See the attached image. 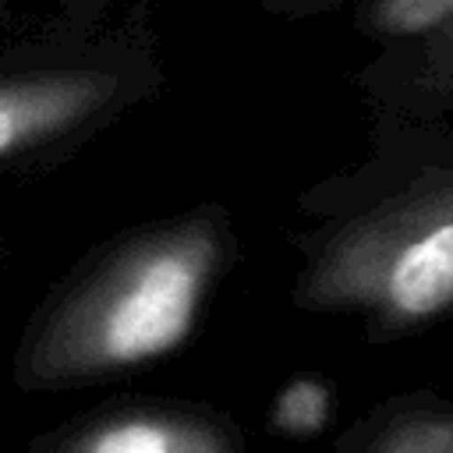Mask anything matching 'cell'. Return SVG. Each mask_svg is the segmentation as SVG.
Masks as SVG:
<instances>
[{
	"label": "cell",
	"instance_id": "obj_7",
	"mask_svg": "<svg viewBox=\"0 0 453 453\" xmlns=\"http://www.w3.org/2000/svg\"><path fill=\"white\" fill-rule=\"evenodd\" d=\"M375 25L386 35H432L453 28V0H379Z\"/></svg>",
	"mask_w": 453,
	"mask_h": 453
},
{
	"label": "cell",
	"instance_id": "obj_2",
	"mask_svg": "<svg viewBox=\"0 0 453 453\" xmlns=\"http://www.w3.org/2000/svg\"><path fill=\"white\" fill-rule=\"evenodd\" d=\"M297 251L304 311L354 319L375 340L453 319V163L333 205Z\"/></svg>",
	"mask_w": 453,
	"mask_h": 453
},
{
	"label": "cell",
	"instance_id": "obj_8",
	"mask_svg": "<svg viewBox=\"0 0 453 453\" xmlns=\"http://www.w3.org/2000/svg\"><path fill=\"white\" fill-rule=\"evenodd\" d=\"M0 262H4V241H0Z\"/></svg>",
	"mask_w": 453,
	"mask_h": 453
},
{
	"label": "cell",
	"instance_id": "obj_5",
	"mask_svg": "<svg viewBox=\"0 0 453 453\" xmlns=\"http://www.w3.org/2000/svg\"><path fill=\"white\" fill-rule=\"evenodd\" d=\"M340 453H453V396L403 393L375 407Z\"/></svg>",
	"mask_w": 453,
	"mask_h": 453
},
{
	"label": "cell",
	"instance_id": "obj_3",
	"mask_svg": "<svg viewBox=\"0 0 453 453\" xmlns=\"http://www.w3.org/2000/svg\"><path fill=\"white\" fill-rule=\"evenodd\" d=\"M28 453H244V435L198 403H127L53 428Z\"/></svg>",
	"mask_w": 453,
	"mask_h": 453
},
{
	"label": "cell",
	"instance_id": "obj_1",
	"mask_svg": "<svg viewBox=\"0 0 453 453\" xmlns=\"http://www.w3.org/2000/svg\"><path fill=\"white\" fill-rule=\"evenodd\" d=\"M237 262L219 205L124 230L88 251L32 311L11 357L25 393L106 382L180 350Z\"/></svg>",
	"mask_w": 453,
	"mask_h": 453
},
{
	"label": "cell",
	"instance_id": "obj_4",
	"mask_svg": "<svg viewBox=\"0 0 453 453\" xmlns=\"http://www.w3.org/2000/svg\"><path fill=\"white\" fill-rule=\"evenodd\" d=\"M113 103L117 78L96 71L0 78V166L78 134Z\"/></svg>",
	"mask_w": 453,
	"mask_h": 453
},
{
	"label": "cell",
	"instance_id": "obj_6",
	"mask_svg": "<svg viewBox=\"0 0 453 453\" xmlns=\"http://www.w3.org/2000/svg\"><path fill=\"white\" fill-rule=\"evenodd\" d=\"M333 386L319 375H294L273 400L269 428L283 439H311L333 421Z\"/></svg>",
	"mask_w": 453,
	"mask_h": 453
}]
</instances>
